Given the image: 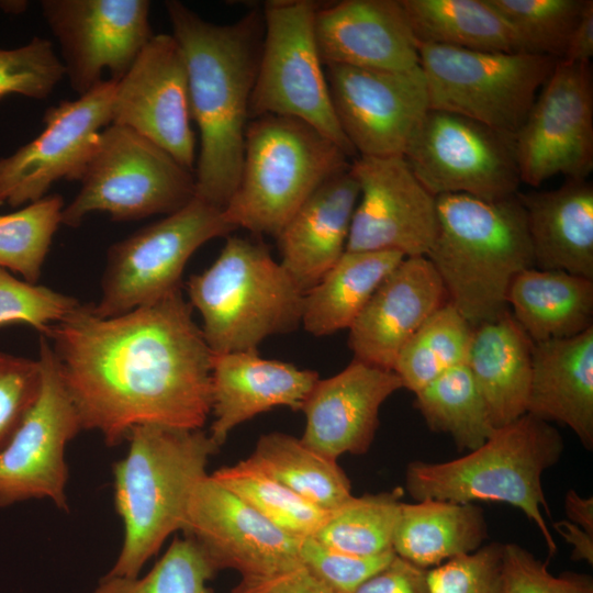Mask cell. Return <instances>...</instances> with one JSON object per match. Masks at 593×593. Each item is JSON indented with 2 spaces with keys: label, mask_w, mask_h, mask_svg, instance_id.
Listing matches in <instances>:
<instances>
[{
  "label": "cell",
  "mask_w": 593,
  "mask_h": 593,
  "mask_svg": "<svg viewBox=\"0 0 593 593\" xmlns=\"http://www.w3.org/2000/svg\"><path fill=\"white\" fill-rule=\"evenodd\" d=\"M26 7V1H0V8L8 13H21Z\"/></svg>",
  "instance_id": "52"
},
{
  "label": "cell",
  "mask_w": 593,
  "mask_h": 593,
  "mask_svg": "<svg viewBox=\"0 0 593 593\" xmlns=\"http://www.w3.org/2000/svg\"><path fill=\"white\" fill-rule=\"evenodd\" d=\"M503 593H593V579L585 573L553 575L547 561L518 544H504Z\"/></svg>",
  "instance_id": "46"
},
{
  "label": "cell",
  "mask_w": 593,
  "mask_h": 593,
  "mask_svg": "<svg viewBox=\"0 0 593 593\" xmlns=\"http://www.w3.org/2000/svg\"><path fill=\"white\" fill-rule=\"evenodd\" d=\"M418 44L522 53L508 24L488 0H400Z\"/></svg>",
  "instance_id": "32"
},
{
  "label": "cell",
  "mask_w": 593,
  "mask_h": 593,
  "mask_svg": "<svg viewBox=\"0 0 593 593\" xmlns=\"http://www.w3.org/2000/svg\"><path fill=\"white\" fill-rule=\"evenodd\" d=\"M359 197L346 251L394 250L425 256L436 238V197L418 181L404 156H357L350 163Z\"/></svg>",
  "instance_id": "19"
},
{
  "label": "cell",
  "mask_w": 593,
  "mask_h": 593,
  "mask_svg": "<svg viewBox=\"0 0 593 593\" xmlns=\"http://www.w3.org/2000/svg\"><path fill=\"white\" fill-rule=\"evenodd\" d=\"M563 450V438L551 423L526 413L495 428L466 456L441 462H411L405 488L416 501L511 504L537 526L552 557L557 545L542 513L545 510L550 515L541 475L557 465Z\"/></svg>",
  "instance_id": "5"
},
{
  "label": "cell",
  "mask_w": 593,
  "mask_h": 593,
  "mask_svg": "<svg viewBox=\"0 0 593 593\" xmlns=\"http://www.w3.org/2000/svg\"><path fill=\"white\" fill-rule=\"evenodd\" d=\"M265 472L310 503L332 511L353 496L350 481L337 459L273 432L260 436L248 457Z\"/></svg>",
  "instance_id": "33"
},
{
  "label": "cell",
  "mask_w": 593,
  "mask_h": 593,
  "mask_svg": "<svg viewBox=\"0 0 593 593\" xmlns=\"http://www.w3.org/2000/svg\"><path fill=\"white\" fill-rule=\"evenodd\" d=\"M527 413L569 427L593 448V327L534 343Z\"/></svg>",
  "instance_id": "26"
},
{
  "label": "cell",
  "mask_w": 593,
  "mask_h": 593,
  "mask_svg": "<svg viewBox=\"0 0 593 593\" xmlns=\"http://www.w3.org/2000/svg\"><path fill=\"white\" fill-rule=\"evenodd\" d=\"M404 257L394 250L345 251L305 292L303 328L318 337L349 329L379 284Z\"/></svg>",
  "instance_id": "31"
},
{
  "label": "cell",
  "mask_w": 593,
  "mask_h": 593,
  "mask_svg": "<svg viewBox=\"0 0 593 593\" xmlns=\"http://www.w3.org/2000/svg\"><path fill=\"white\" fill-rule=\"evenodd\" d=\"M553 528L572 545V559L593 563V535L570 521H559Z\"/></svg>",
  "instance_id": "50"
},
{
  "label": "cell",
  "mask_w": 593,
  "mask_h": 593,
  "mask_svg": "<svg viewBox=\"0 0 593 593\" xmlns=\"http://www.w3.org/2000/svg\"><path fill=\"white\" fill-rule=\"evenodd\" d=\"M401 490L351 496L332 510L314 537L324 546L357 556L392 549L401 510Z\"/></svg>",
  "instance_id": "36"
},
{
  "label": "cell",
  "mask_w": 593,
  "mask_h": 593,
  "mask_svg": "<svg viewBox=\"0 0 593 593\" xmlns=\"http://www.w3.org/2000/svg\"><path fill=\"white\" fill-rule=\"evenodd\" d=\"M568 521L593 535V499L579 495L570 489L564 497Z\"/></svg>",
  "instance_id": "51"
},
{
  "label": "cell",
  "mask_w": 593,
  "mask_h": 593,
  "mask_svg": "<svg viewBox=\"0 0 593 593\" xmlns=\"http://www.w3.org/2000/svg\"><path fill=\"white\" fill-rule=\"evenodd\" d=\"M215 572L192 539L176 538L143 578L105 574L92 593H212Z\"/></svg>",
  "instance_id": "40"
},
{
  "label": "cell",
  "mask_w": 593,
  "mask_h": 593,
  "mask_svg": "<svg viewBox=\"0 0 593 593\" xmlns=\"http://www.w3.org/2000/svg\"><path fill=\"white\" fill-rule=\"evenodd\" d=\"M394 556L393 550L373 556L346 553L324 546L312 536L300 540L302 564L338 593H353Z\"/></svg>",
  "instance_id": "44"
},
{
  "label": "cell",
  "mask_w": 593,
  "mask_h": 593,
  "mask_svg": "<svg viewBox=\"0 0 593 593\" xmlns=\"http://www.w3.org/2000/svg\"><path fill=\"white\" fill-rule=\"evenodd\" d=\"M312 0H271L264 4V35L249 101V120L261 115L299 119L323 133L350 157L332 104L321 59Z\"/></svg>",
  "instance_id": "9"
},
{
  "label": "cell",
  "mask_w": 593,
  "mask_h": 593,
  "mask_svg": "<svg viewBox=\"0 0 593 593\" xmlns=\"http://www.w3.org/2000/svg\"><path fill=\"white\" fill-rule=\"evenodd\" d=\"M427 573L428 569L395 555L383 569L353 593H430Z\"/></svg>",
  "instance_id": "47"
},
{
  "label": "cell",
  "mask_w": 593,
  "mask_h": 593,
  "mask_svg": "<svg viewBox=\"0 0 593 593\" xmlns=\"http://www.w3.org/2000/svg\"><path fill=\"white\" fill-rule=\"evenodd\" d=\"M318 379L313 370L265 359L257 350L213 355L210 438L221 447L236 426L260 413L278 406L301 411Z\"/></svg>",
  "instance_id": "24"
},
{
  "label": "cell",
  "mask_w": 593,
  "mask_h": 593,
  "mask_svg": "<svg viewBox=\"0 0 593 593\" xmlns=\"http://www.w3.org/2000/svg\"><path fill=\"white\" fill-rule=\"evenodd\" d=\"M80 189L64 206L61 224L78 227L93 212L118 222L169 215L195 197L192 170L131 128L110 124L101 132Z\"/></svg>",
  "instance_id": "8"
},
{
  "label": "cell",
  "mask_w": 593,
  "mask_h": 593,
  "mask_svg": "<svg viewBox=\"0 0 593 593\" xmlns=\"http://www.w3.org/2000/svg\"><path fill=\"white\" fill-rule=\"evenodd\" d=\"M533 345L510 310L472 328L466 363L495 428L527 413Z\"/></svg>",
  "instance_id": "28"
},
{
  "label": "cell",
  "mask_w": 593,
  "mask_h": 593,
  "mask_svg": "<svg viewBox=\"0 0 593 593\" xmlns=\"http://www.w3.org/2000/svg\"><path fill=\"white\" fill-rule=\"evenodd\" d=\"M447 302L443 281L429 259L404 257L348 329L354 359L393 371L405 343Z\"/></svg>",
  "instance_id": "22"
},
{
  "label": "cell",
  "mask_w": 593,
  "mask_h": 593,
  "mask_svg": "<svg viewBox=\"0 0 593 593\" xmlns=\"http://www.w3.org/2000/svg\"><path fill=\"white\" fill-rule=\"evenodd\" d=\"M512 29L522 53L561 59L585 0H488Z\"/></svg>",
  "instance_id": "39"
},
{
  "label": "cell",
  "mask_w": 593,
  "mask_h": 593,
  "mask_svg": "<svg viewBox=\"0 0 593 593\" xmlns=\"http://www.w3.org/2000/svg\"><path fill=\"white\" fill-rule=\"evenodd\" d=\"M314 34L324 66L377 70L419 66L418 42L400 0L320 3Z\"/></svg>",
  "instance_id": "23"
},
{
  "label": "cell",
  "mask_w": 593,
  "mask_h": 593,
  "mask_svg": "<svg viewBox=\"0 0 593 593\" xmlns=\"http://www.w3.org/2000/svg\"><path fill=\"white\" fill-rule=\"evenodd\" d=\"M211 475L266 519L298 538L314 536L331 512L304 500L249 458Z\"/></svg>",
  "instance_id": "37"
},
{
  "label": "cell",
  "mask_w": 593,
  "mask_h": 593,
  "mask_svg": "<svg viewBox=\"0 0 593 593\" xmlns=\"http://www.w3.org/2000/svg\"><path fill=\"white\" fill-rule=\"evenodd\" d=\"M325 75L338 124L357 156H404L429 111L421 67L377 70L326 65Z\"/></svg>",
  "instance_id": "16"
},
{
  "label": "cell",
  "mask_w": 593,
  "mask_h": 593,
  "mask_svg": "<svg viewBox=\"0 0 593 593\" xmlns=\"http://www.w3.org/2000/svg\"><path fill=\"white\" fill-rule=\"evenodd\" d=\"M42 385L38 359L0 350V449L35 404Z\"/></svg>",
  "instance_id": "45"
},
{
  "label": "cell",
  "mask_w": 593,
  "mask_h": 593,
  "mask_svg": "<svg viewBox=\"0 0 593 593\" xmlns=\"http://www.w3.org/2000/svg\"><path fill=\"white\" fill-rule=\"evenodd\" d=\"M521 182L586 179L593 169V76L590 63L558 59L514 136Z\"/></svg>",
  "instance_id": "14"
},
{
  "label": "cell",
  "mask_w": 593,
  "mask_h": 593,
  "mask_svg": "<svg viewBox=\"0 0 593 593\" xmlns=\"http://www.w3.org/2000/svg\"><path fill=\"white\" fill-rule=\"evenodd\" d=\"M415 406L429 429L448 434L459 451L477 449L495 430L467 363L416 392Z\"/></svg>",
  "instance_id": "34"
},
{
  "label": "cell",
  "mask_w": 593,
  "mask_h": 593,
  "mask_svg": "<svg viewBox=\"0 0 593 593\" xmlns=\"http://www.w3.org/2000/svg\"><path fill=\"white\" fill-rule=\"evenodd\" d=\"M486 539L484 513L474 503L426 499L402 502L392 549L396 556L430 569L475 551Z\"/></svg>",
  "instance_id": "30"
},
{
  "label": "cell",
  "mask_w": 593,
  "mask_h": 593,
  "mask_svg": "<svg viewBox=\"0 0 593 593\" xmlns=\"http://www.w3.org/2000/svg\"><path fill=\"white\" fill-rule=\"evenodd\" d=\"M42 385L20 427L0 449V508L49 500L68 511L66 447L80 430L76 409L63 384L46 337L40 336Z\"/></svg>",
  "instance_id": "13"
},
{
  "label": "cell",
  "mask_w": 593,
  "mask_h": 593,
  "mask_svg": "<svg viewBox=\"0 0 593 593\" xmlns=\"http://www.w3.org/2000/svg\"><path fill=\"white\" fill-rule=\"evenodd\" d=\"M116 81L104 79L75 100L48 108L31 142L0 158V205L34 202L59 180L79 181L103 128L112 123Z\"/></svg>",
  "instance_id": "15"
},
{
  "label": "cell",
  "mask_w": 593,
  "mask_h": 593,
  "mask_svg": "<svg viewBox=\"0 0 593 593\" xmlns=\"http://www.w3.org/2000/svg\"><path fill=\"white\" fill-rule=\"evenodd\" d=\"M184 56L172 34H155L115 83L112 123L133 130L192 170V130Z\"/></svg>",
  "instance_id": "20"
},
{
  "label": "cell",
  "mask_w": 593,
  "mask_h": 593,
  "mask_svg": "<svg viewBox=\"0 0 593 593\" xmlns=\"http://www.w3.org/2000/svg\"><path fill=\"white\" fill-rule=\"evenodd\" d=\"M349 166L344 150L312 125L290 116L254 118L223 214L235 230L276 237L325 180Z\"/></svg>",
  "instance_id": "7"
},
{
  "label": "cell",
  "mask_w": 593,
  "mask_h": 593,
  "mask_svg": "<svg viewBox=\"0 0 593 593\" xmlns=\"http://www.w3.org/2000/svg\"><path fill=\"white\" fill-rule=\"evenodd\" d=\"M187 66L192 121L200 134L195 197L224 209L243 164L249 101L264 35L262 12L216 24L180 1L165 2Z\"/></svg>",
  "instance_id": "2"
},
{
  "label": "cell",
  "mask_w": 593,
  "mask_h": 593,
  "mask_svg": "<svg viewBox=\"0 0 593 593\" xmlns=\"http://www.w3.org/2000/svg\"><path fill=\"white\" fill-rule=\"evenodd\" d=\"M507 305L533 343L577 336L593 327V280L527 268L513 279Z\"/></svg>",
  "instance_id": "29"
},
{
  "label": "cell",
  "mask_w": 593,
  "mask_h": 593,
  "mask_svg": "<svg viewBox=\"0 0 593 593\" xmlns=\"http://www.w3.org/2000/svg\"><path fill=\"white\" fill-rule=\"evenodd\" d=\"M182 530L215 571L257 578L302 566L301 538L273 525L208 473L192 490Z\"/></svg>",
  "instance_id": "18"
},
{
  "label": "cell",
  "mask_w": 593,
  "mask_h": 593,
  "mask_svg": "<svg viewBox=\"0 0 593 593\" xmlns=\"http://www.w3.org/2000/svg\"><path fill=\"white\" fill-rule=\"evenodd\" d=\"M504 544L490 542L473 552L428 569L430 593H503Z\"/></svg>",
  "instance_id": "43"
},
{
  "label": "cell",
  "mask_w": 593,
  "mask_h": 593,
  "mask_svg": "<svg viewBox=\"0 0 593 593\" xmlns=\"http://www.w3.org/2000/svg\"><path fill=\"white\" fill-rule=\"evenodd\" d=\"M192 311L180 289L110 317L80 303L52 325L46 338L82 430L115 446L139 425L202 429L213 353Z\"/></svg>",
  "instance_id": "1"
},
{
  "label": "cell",
  "mask_w": 593,
  "mask_h": 593,
  "mask_svg": "<svg viewBox=\"0 0 593 593\" xmlns=\"http://www.w3.org/2000/svg\"><path fill=\"white\" fill-rule=\"evenodd\" d=\"M65 77L52 41L33 37L15 48H0V100L18 94L35 100L48 98Z\"/></svg>",
  "instance_id": "41"
},
{
  "label": "cell",
  "mask_w": 593,
  "mask_h": 593,
  "mask_svg": "<svg viewBox=\"0 0 593 593\" xmlns=\"http://www.w3.org/2000/svg\"><path fill=\"white\" fill-rule=\"evenodd\" d=\"M186 290L213 355L257 350L267 337L301 324L305 293L264 245L248 238L230 236Z\"/></svg>",
  "instance_id": "6"
},
{
  "label": "cell",
  "mask_w": 593,
  "mask_h": 593,
  "mask_svg": "<svg viewBox=\"0 0 593 593\" xmlns=\"http://www.w3.org/2000/svg\"><path fill=\"white\" fill-rule=\"evenodd\" d=\"M400 389L403 384L394 371L353 359L312 388L301 407L305 417L301 440L334 459L367 452L381 405Z\"/></svg>",
  "instance_id": "21"
},
{
  "label": "cell",
  "mask_w": 593,
  "mask_h": 593,
  "mask_svg": "<svg viewBox=\"0 0 593 593\" xmlns=\"http://www.w3.org/2000/svg\"><path fill=\"white\" fill-rule=\"evenodd\" d=\"M525 211L534 267L593 280V186L567 179L557 189L517 192Z\"/></svg>",
  "instance_id": "27"
},
{
  "label": "cell",
  "mask_w": 593,
  "mask_h": 593,
  "mask_svg": "<svg viewBox=\"0 0 593 593\" xmlns=\"http://www.w3.org/2000/svg\"><path fill=\"white\" fill-rule=\"evenodd\" d=\"M233 231L222 209L194 197L182 209L110 246L101 295L91 304L92 311L101 317L115 316L180 290L193 253Z\"/></svg>",
  "instance_id": "11"
},
{
  "label": "cell",
  "mask_w": 593,
  "mask_h": 593,
  "mask_svg": "<svg viewBox=\"0 0 593 593\" xmlns=\"http://www.w3.org/2000/svg\"><path fill=\"white\" fill-rule=\"evenodd\" d=\"M404 158L434 197L499 201L522 183L514 136L450 112L429 109Z\"/></svg>",
  "instance_id": "12"
},
{
  "label": "cell",
  "mask_w": 593,
  "mask_h": 593,
  "mask_svg": "<svg viewBox=\"0 0 593 593\" xmlns=\"http://www.w3.org/2000/svg\"><path fill=\"white\" fill-rule=\"evenodd\" d=\"M80 302L46 286L13 277L0 267V327L25 324L47 336L52 325L61 321Z\"/></svg>",
  "instance_id": "42"
},
{
  "label": "cell",
  "mask_w": 593,
  "mask_h": 593,
  "mask_svg": "<svg viewBox=\"0 0 593 593\" xmlns=\"http://www.w3.org/2000/svg\"><path fill=\"white\" fill-rule=\"evenodd\" d=\"M358 197L349 166L325 180L276 236L279 262L304 293L346 251Z\"/></svg>",
  "instance_id": "25"
},
{
  "label": "cell",
  "mask_w": 593,
  "mask_h": 593,
  "mask_svg": "<svg viewBox=\"0 0 593 593\" xmlns=\"http://www.w3.org/2000/svg\"><path fill=\"white\" fill-rule=\"evenodd\" d=\"M472 327L447 302L433 313L400 350L393 371L414 394L448 370L466 363Z\"/></svg>",
  "instance_id": "35"
},
{
  "label": "cell",
  "mask_w": 593,
  "mask_h": 593,
  "mask_svg": "<svg viewBox=\"0 0 593 593\" xmlns=\"http://www.w3.org/2000/svg\"><path fill=\"white\" fill-rule=\"evenodd\" d=\"M429 109L515 136L558 59L418 44Z\"/></svg>",
  "instance_id": "10"
},
{
  "label": "cell",
  "mask_w": 593,
  "mask_h": 593,
  "mask_svg": "<svg viewBox=\"0 0 593 593\" xmlns=\"http://www.w3.org/2000/svg\"><path fill=\"white\" fill-rule=\"evenodd\" d=\"M113 466L114 505L124 535L107 574L137 577L166 539L182 530L192 490L219 447L202 429L134 427Z\"/></svg>",
  "instance_id": "4"
},
{
  "label": "cell",
  "mask_w": 593,
  "mask_h": 593,
  "mask_svg": "<svg viewBox=\"0 0 593 593\" xmlns=\"http://www.w3.org/2000/svg\"><path fill=\"white\" fill-rule=\"evenodd\" d=\"M65 203L47 194L8 214H0V267L37 283Z\"/></svg>",
  "instance_id": "38"
},
{
  "label": "cell",
  "mask_w": 593,
  "mask_h": 593,
  "mask_svg": "<svg viewBox=\"0 0 593 593\" xmlns=\"http://www.w3.org/2000/svg\"><path fill=\"white\" fill-rule=\"evenodd\" d=\"M593 56V1L585 0L583 10L569 37L561 60L572 64L590 63Z\"/></svg>",
  "instance_id": "49"
},
{
  "label": "cell",
  "mask_w": 593,
  "mask_h": 593,
  "mask_svg": "<svg viewBox=\"0 0 593 593\" xmlns=\"http://www.w3.org/2000/svg\"><path fill=\"white\" fill-rule=\"evenodd\" d=\"M438 228L426 257L448 302L470 326L510 310L507 292L521 271L534 267L525 211L517 193L486 201L468 194L436 197Z\"/></svg>",
  "instance_id": "3"
},
{
  "label": "cell",
  "mask_w": 593,
  "mask_h": 593,
  "mask_svg": "<svg viewBox=\"0 0 593 593\" xmlns=\"http://www.w3.org/2000/svg\"><path fill=\"white\" fill-rule=\"evenodd\" d=\"M231 593H338L303 564L266 577L242 578Z\"/></svg>",
  "instance_id": "48"
},
{
  "label": "cell",
  "mask_w": 593,
  "mask_h": 593,
  "mask_svg": "<svg viewBox=\"0 0 593 593\" xmlns=\"http://www.w3.org/2000/svg\"><path fill=\"white\" fill-rule=\"evenodd\" d=\"M41 9L78 97L105 72L121 79L154 35L147 0H43Z\"/></svg>",
  "instance_id": "17"
}]
</instances>
